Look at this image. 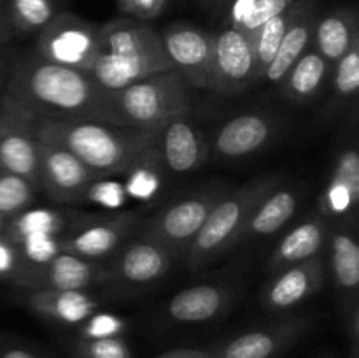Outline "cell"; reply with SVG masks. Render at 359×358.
<instances>
[{
  "mask_svg": "<svg viewBox=\"0 0 359 358\" xmlns=\"http://www.w3.org/2000/svg\"><path fill=\"white\" fill-rule=\"evenodd\" d=\"M330 76L332 65L314 48H309L279 83L280 93L294 104H307L319 97Z\"/></svg>",
  "mask_w": 359,
  "mask_h": 358,
  "instance_id": "28",
  "label": "cell"
},
{
  "mask_svg": "<svg viewBox=\"0 0 359 358\" xmlns=\"http://www.w3.org/2000/svg\"><path fill=\"white\" fill-rule=\"evenodd\" d=\"M154 150L165 171L191 174L202 168L210 157V142L195 121L186 114L168 119L156 130Z\"/></svg>",
  "mask_w": 359,
  "mask_h": 358,
  "instance_id": "19",
  "label": "cell"
},
{
  "mask_svg": "<svg viewBox=\"0 0 359 358\" xmlns=\"http://www.w3.org/2000/svg\"><path fill=\"white\" fill-rule=\"evenodd\" d=\"M6 41H9V34H7L6 27H4L2 20H0V44H2V42H6Z\"/></svg>",
  "mask_w": 359,
  "mask_h": 358,
  "instance_id": "42",
  "label": "cell"
},
{
  "mask_svg": "<svg viewBox=\"0 0 359 358\" xmlns=\"http://www.w3.org/2000/svg\"><path fill=\"white\" fill-rule=\"evenodd\" d=\"M175 258L163 244L135 234L105 262V283L118 290H146L167 276Z\"/></svg>",
  "mask_w": 359,
  "mask_h": 358,
  "instance_id": "9",
  "label": "cell"
},
{
  "mask_svg": "<svg viewBox=\"0 0 359 358\" xmlns=\"http://www.w3.org/2000/svg\"><path fill=\"white\" fill-rule=\"evenodd\" d=\"M279 119L266 112H242L217 128L210 140V157L235 161L258 154L279 133Z\"/></svg>",
  "mask_w": 359,
  "mask_h": 358,
  "instance_id": "20",
  "label": "cell"
},
{
  "mask_svg": "<svg viewBox=\"0 0 359 358\" xmlns=\"http://www.w3.org/2000/svg\"><path fill=\"white\" fill-rule=\"evenodd\" d=\"M294 2H297V0H258L256 6L251 9V13L242 20L241 25H238L237 30H241L242 34L249 37V35L255 34L263 23H266V21L272 20L273 16L290 9Z\"/></svg>",
  "mask_w": 359,
  "mask_h": 358,
  "instance_id": "35",
  "label": "cell"
},
{
  "mask_svg": "<svg viewBox=\"0 0 359 358\" xmlns=\"http://www.w3.org/2000/svg\"><path fill=\"white\" fill-rule=\"evenodd\" d=\"M6 225H7V220L2 216V213H0V235H2L4 230H6Z\"/></svg>",
  "mask_w": 359,
  "mask_h": 358,
  "instance_id": "43",
  "label": "cell"
},
{
  "mask_svg": "<svg viewBox=\"0 0 359 358\" xmlns=\"http://www.w3.org/2000/svg\"><path fill=\"white\" fill-rule=\"evenodd\" d=\"M291 23L284 34L283 42L273 56L272 63L263 74L262 81L279 84L293 63L311 48L312 34L319 16V0H297Z\"/></svg>",
  "mask_w": 359,
  "mask_h": 358,
  "instance_id": "26",
  "label": "cell"
},
{
  "mask_svg": "<svg viewBox=\"0 0 359 358\" xmlns=\"http://www.w3.org/2000/svg\"><path fill=\"white\" fill-rule=\"evenodd\" d=\"M258 0H233L230 6V13H228V25L237 28L242 23L245 16L251 13L252 7L256 6Z\"/></svg>",
  "mask_w": 359,
  "mask_h": 358,
  "instance_id": "39",
  "label": "cell"
},
{
  "mask_svg": "<svg viewBox=\"0 0 359 358\" xmlns=\"http://www.w3.org/2000/svg\"><path fill=\"white\" fill-rule=\"evenodd\" d=\"M18 300L39 318L60 326H79L86 318L104 309V302L90 291L28 290L20 288Z\"/></svg>",
  "mask_w": 359,
  "mask_h": 358,
  "instance_id": "22",
  "label": "cell"
},
{
  "mask_svg": "<svg viewBox=\"0 0 359 358\" xmlns=\"http://www.w3.org/2000/svg\"><path fill=\"white\" fill-rule=\"evenodd\" d=\"M305 192L297 185H284L280 183L277 188L266 193L256 209L252 211L241 244L255 242L259 239H266L283 230L286 225L293 221L297 213L304 204Z\"/></svg>",
  "mask_w": 359,
  "mask_h": 358,
  "instance_id": "25",
  "label": "cell"
},
{
  "mask_svg": "<svg viewBox=\"0 0 359 358\" xmlns=\"http://www.w3.org/2000/svg\"><path fill=\"white\" fill-rule=\"evenodd\" d=\"M25 270H27V262L16 246L2 234L0 235V279L9 281L16 286Z\"/></svg>",
  "mask_w": 359,
  "mask_h": 358,
  "instance_id": "36",
  "label": "cell"
},
{
  "mask_svg": "<svg viewBox=\"0 0 359 358\" xmlns=\"http://www.w3.org/2000/svg\"><path fill=\"white\" fill-rule=\"evenodd\" d=\"M346 358H359V344H349V353Z\"/></svg>",
  "mask_w": 359,
  "mask_h": 358,
  "instance_id": "41",
  "label": "cell"
},
{
  "mask_svg": "<svg viewBox=\"0 0 359 358\" xmlns=\"http://www.w3.org/2000/svg\"><path fill=\"white\" fill-rule=\"evenodd\" d=\"M318 358H339V357H335V354H332V353H326V354H321V357H318Z\"/></svg>",
  "mask_w": 359,
  "mask_h": 358,
  "instance_id": "45",
  "label": "cell"
},
{
  "mask_svg": "<svg viewBox=\"0 0 359 358\" xmlns=\"http://www.w3.org/2000/svg\"><path fill=\"white\" fill-rule=\"evenodd\" d=\"M332 95L323 107L321 121H333L344 111L356 105L359 90V37L346 55L332 67Z\"/></svg>",
  "mask_w": 359,
  "mask_h": 358,
  "instance_id": "30",
  "label": "cell"
},
{
  "mask_svg": "<svg viewBox=\"0 0 359 358\" xmlns=\"http://www.w3.org/2000/svg\"><path fill=\"white\" fill-rule=\"evenodd\" d=\"M105 262H93L60 251L48 262L28 267L16 286L28 290L90 291L97 284L105 283Z\"/></svg>",
  "mask_w": 359,
  "mask_h": 358,
  "instance_id": "21",
  "label": "cell"
},
{
  "mask_svg": "<svg viewBox=\"0 0 359 358\" xmlns=\"http://www.w3.org/2000/svg\"><path fill=\"white\" fill-rule=\"evenodd\" d=\"M39 188L27 178L14 172L0 171V213L6 220L30 209Z\"/></svg>",
  "mask_w": 359,
  "mask_h": 358,
  "instance_id": "32",
  "label": "cell"
},
{
  "mask_svg": "<svg viewBox=\"0 0 359 358\" xmlns=\"http://www.w3.org/2000/svg\"><path fill=\"white\" fill-rule=\"evenodd\" d=\"M359 37L358 13L354 7H339L318 16L311 46L330 63L335 65Z\"/></svg>",
  "mask_w": 359,
  "mask_h": 358,
  "instance_id": "27",
  "label": "cell"
},
{
  "mask_svg": "<svg viewBox=\"0 0 359 358\" xmlns=\"http://www.w3.org/2000/svg\"><path fill=\"white\" fill-rule=\"evenodd\" d=\"M105 93L90 74L48 62L34 51L14 62L0 98V111L28 121H98Z\"/></svg>",
  "mask_w": 359,
  "mask_h": 358,
  "instance_id": "1",
  "label": "cell"
},
{
  "mask_svg": "<svg viewBox=\"0 0 359 358\" xmlns=\"http://www.w3.org/2000/svg\"><path fill=\"white\" fill-rule=\"evenodd\" d=\"M284 181L286 175L283 172H269L244 183L238 188L228 190L182 253L181 258L186 269H203L217 256L241 244L245 225L259 200Z\"/></svg>",
  "mask_w": 359,
  "mask_h": 358,
  "instance_id": "4",
  "label": "cell"
},
{
  "mask_svg": "<svg viewBox=\"0 0 359 358\" xmlns=\"http://www.w3.org/2000/svg\"><path fill=\"white\" fill-rule=\"evenodd\" d=\"M37 135V133H35ZM41 190L60 204H77L100 175L93 174L69 150L44 135H37Z\"/></svg>",
  "mask_w": 359,
  "mask_h": 358,
  "instance_id": "12",
  "label": "cell"
},
{
  "mask_svg": "<svg viewBox=\"0 0 359 358\" xmlns=\"http://www.w3.org/2000/svg\"><path fill=\"white\" fill-rule=\"evenodd\" d=\"M63 11L65 0H4L0 20L9 37L37 35Z\"/></svg>",
  "mask_w": 359,
  "mask_h": 358,
  "instance_id": "29",
  "label": "cell"
},
{
  "mask_svg": "<svg viewBox=\"0 0 359 358\" xmlns=\"http://www.w3.org/2000/svg\"><path fill=\"white\" fill-rule=\"evenodd\" d=\"M226 192V186L209 185L179 197L146 221H140L137 234L160 242L175 256H182L189 242L205 223L210 211Z\"/></svg>",
  "mask_w": 359,
  "mask_h": 358,
  "instance_id": "6",
  "label": "cell"
},
{
  "mask_svg": "<svg viewBox=\"0 0 359 358\" xmlns=\"http://www.w3.org/2000/svg\"><path fill=\"white\" fill-rule=\"evenodd\" d=\"M0 358H53L46 351L20 339L0 333Z\"/></svg>",
  "mask_w": 359,
  "mask_h": 358,
  "instance_id": "37",
  "label": "cell"
},
{
  "mask_svg": "<svg viewBox=\"0 0 359 358\" xmlns=\"http://www.w3.org/2000/svg\"><path fill=\"white\" fill-rule=\"evenodd\" d=\"M189 111V86L175 70L154 74L107 91L98 121L139 130H158Z\"/></svg>",
  "mask_w": 359,
  "mask_h": 358,
  "instance_id": "5",
  "label": "cell"
},
{
  "mask_svg": "<svg viewBox=\"0 0 359 358\" xmlns=\"http://www.w3.org/2000/svg\"><path fill=\"white\" fill-rule=\"evenodd\" d=\"M217 2H221V0H202L203 6H216Z\"/></svg>",
  "mask_w": 359,
  "mask_h": 358,
  "instance_id": "44",
  "label": "cell"
},
{
  "mask_svg": "<svg viewBox=\"0 0 359 358\" xmlns=\"http://www.w3.org/2000/svg\"><path fill=\"white\" fill-rule=\"evenodd\" d=\"M326 269L332 274L340 302L344 329L359 321V242L358 223L332 225L328 242Z\"/></svg>",
  "mask_w": 359,
  "mask_h": 358,
  "instance_id": "13",
  "label": "cell"
},
{
  "mask_svg": "<svg viewBox=\"0 0 359 358\" xmlns=\"http://www.w3.org/2000/svg\"><path fill=\"white\" fill-rule=\"evenodd\" d=\"M258 83L255 55L248 35L226 27L212 34V65L209 90L231 97Z\"/></svg>",
  "mask_w": 359,
  "mask_h": 358,
  "instance_id": "11",
  "label": "cell"
},
{
  "mask_svg": "<svg viewBox=\"0 0 359 358\" xmlns=\"http://www.w3.org/2000/svg\"><path fill=\"white\" fill-rule=\"evenodd\" d=\"M2 4H4V0H0V7H2Z\"/></svg>",
  "mask_w": 359,
  "mask_h": 358,
  "instance_id": "47",
  "label": "cell"
},
{
  "mask_svg": "<svg viewBox=\"0 0 359 358\" xmlns=\"http://www.w3.org/2000/svg\"><path fill=\"white\" fill-rule=\"evenodd\" d=\"M100 49V25L70 11L60 13L35 35V53L48 62L90 74Z\"/></svg>",
  "mask_w": 359,
  "mask_h": 358,
  "instance_id": "8",
  "label": "cell"
},
{
  "mask_svg": "<svg viewBox=\"0 0 359 358\" xmlns=\"http://www.w3.org/2000/svg\"><path fill=\"white\" fill-rule=\"evenodd\" d=\"M67 347L70 358H133L132 347L125 337H105V339L72 337Z\"/></svg>",
  "mask_w": 359,
  "mask_h": 358,
  "instance_id": "33",
  "label": "cell"
},
{
  "mask_svg": "<svg viewBox=\"0 0 359 358\" xmlns=\"http://www.w3.org/2000/svg\"><path fill=\"white\" fill-rule=\"evenodd\" d=\"M0 90H2V67H0Z\"/></svg>",
  "mask_w": 359,
  "mask_h": 358,
  "instance_id": "46",
  "label": "cell"
},
{
  "mask_svg": "<svg viewBox=\"0 0 359 358\" xmlns=\"http://www.w3.org/2000/svg\"><path fill=\"white\" fill-rule=\"evenodd\" d=\"M330 230H332V221L321 216L318 211L298 220L284 232L276 248L272 249L266 258V270L273 274L287 265L323 255Z\"/></svg>",
  "mask_w": 359,
  "mask_h": 358,
  "instance_id": "23",
  "label": "cell"
},
{
  "mask_svg": "<svg viewBox=\"0 0 359 358\" xmlns=\"http://www.w3.org/2000/svg\"><path fill=\"white\" fill-rule=\"evenodd\" d=\"M170 65L189 88L209 90L212 34L189 23H174L160 34Z\"/></svg>",
  "mask_w": 359,
  "mask_h": 358,
  "instance_id": "18",
  "label": "cell"
},
{
  "mask_svg": "<svg viewBox=\"0 0 359 358\" xmlns=\"http://www.w3.org/2000/svg\"><path fill=\"white\" fill-rule=\"evenodd\" d=\"M154 358H212L207 347H177V350L165 351Z\"/></svg>",
  "mask_w": 359,
  "mask_h": 358,
  "instance_id": "40",
  "label": "cell"
},
{
  "mask_svg": "<svg viewBox=\"0 0 359 358\" xmlns=\"http://www.w3.org/2000/svg\"><path fill=\"white\" fill-rule=\"evenodd\" d=\"M174 70L161 37L135 18L100 25V49L90 76L105 91H116L144 77Z\"/></svg>",
  "mask_w": 359,
  "mask_h": 358,
  "instance_id": "3",
  "label": "cell"
},
{
  "mask_svg": "<svg viewBox=\"0 0 359 358\" xmlns=\"http://www.w3.org/2000/svg\"><path fill=\"white\" fill-rule=\"evenodd\" d=\"M0 171L14 172L41 190L34 121L0 111Z\"/></svg>",
  "mask_w": 359,
  "mask_h": 358,
  "instance_id": "24",
  "label": "cell"
},
{
  "mask_svg": "<svg viewBox=\"0 0 359 358\" xmlns=\"http://www.w3.org/2000/svg\"><path fill=\"white\" fill-rule=\"evenodd\" d=\"M293 6H291L290 9L284 11V13L273 16L272 20L263 23L255 34L249 35V41H251L252 46V55H255L258 81H262L263 74H265V70L269 69V65L272 63L273 56H276L277 49H279L280 42H283L284 34H286L287 27H290L291 23V18H293Z\"/></svg>",
  "mask_w": 359,
  "mask_h": 358,
  "instance_id": "31",
  "label": "cell"
},
{
  "mask_svg": "<svg viewBox=\"0 0 359 358\" xmlns=\"http://www.w3.org/2000/svg\"><path fill=\"white\" fill-rule=\"evenodd\" d=\"M128 330V321L123 316L98 311L76 326L74 337L77 339H105V337H123Z\"/></svg>",
  "mask_w": 359,
  "mask_h": 358,
  "instance_id": "34",
  "label": "cell"
},
{
  "mask_svg": "<svg viewBox=\"0 0 359 358\" xmlns=\"http://www.w3.org/2000/svg\"><path fill=\"white\" fill-rule=\"evenodd\" d=\"M314 325V316L290 312L207 347L212 358H280Z\"/></svg>",
  "mask_w": 359,
  "mask_h": 358,
  "instance_id": "7",
  "label": "cell"
},
{
  "mask_svg": "<svg viewBox=\"0 0 359 358\" xmlns=\"http://www.w3.org/2000/svg\"><path fill=\"white\" fill-rule=\"evenodd\" d=\"M359 150L356 137L344 142L333 158L328 179L318 200V213L332 225L358 223Z\"/></svg>",
  "mask_w": 359,
  "mask_h": 358,
  "instance_id": "17",
  "label": "cell"
},
{
  "mask_svg": "<svg viewBox=\"0 0 359 358\" xmlns=\"http://www.w3.org/2000/svg\"><path fill=\"white\" fill-rule=\"evenodd\" d=\"M326 277L328 269L325 255L284 267L273 272L272 279L262 290V307L273 314H287L318 295L325 288Z\"/></svg>",
  "mask_w": 359,
  "mask_h": 358,
  "instance_id": "16",
  "label": "cell"
},
{
  "mask_svg": "<svg viewBox=\"0 0 359 358\" xmlns=\"http://www.w3.org/2000/svg\"><path fill=\"white\" fill-rule=\"evenodd\" d=\"M142 218L133 211L95 214L79 220L65 232L62 251L93 262H107L130 237L137 234Z\"/></svg>",
  "mask_w": 359,
  "mask_h": 358,
  "instance_id": "10",
  "label": "cell"
},
{
  "mask_svg": "<svg viewBox=\"0 0 359 358\" xmlns=\"http://www.w3.org/2000/svg\"><path fill=\"white\" fill-rule=\"evenodd\" d=\"M4 235L21 253L28 267L48 262L62 251L65 218L51 209H27L7 220Z\"/></svg>",
  "mask_w": 359,
  "mask_h": 358,
  "instance_id": "15",
  "label": "cell"
},
{
  "mask_svg": "<svg viewBox=\"0 0 359 358\" xmlns=\"http://www.w3.org/2000/svg\"><path fill=\"white\" fill-rule=\"evenodd\" d=\"M242 286L231 281L200 283L177 291L163 307L172 325H203L223 318L241 298Z\"/></svg>",
  "mask_w": 359,
  "mask_h": 358,
  "instance_id": "14",
  "label": "cell"
},
{
  "mask_svg": "<svg viewBox=\"0 0 359 358\" xmlns=\"http://www.w3.org/2000/svg\"><path fill=\"white\" fill-rule=\"evenodd\" d=\"M118 6L135 20L149 21L160 16L167 0H118Z\"/></svg>",
  "mask_w": 359,
  "mask_h": 358,
  "instance_id": "38",
  "label": "cell"
},
{
  "mask_svg": "<svg viewBox=\"0 0 359 358\" xmlns=\"http://www.w3.org/2000/svg\"><path fill=\"white\" fill-rule=\"evenodd\" d=\"M37 135L55 140L100 178L125 174L154 144L156 130L118 126L93 119H37Z\"/></svg>",
  "mask_w": 359,
  "mask_h": 358,
  "instance_id": "2",
  "label": "cell"
}]
</instances>
